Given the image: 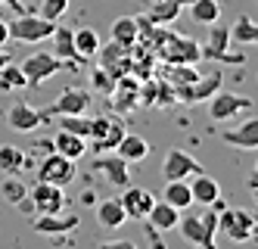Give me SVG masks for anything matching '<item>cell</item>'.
<instances>
[{
  "mask_svg": "<svg viewBox=\"0 0 258 249\" xmlns=\"http://www.w3.org/2000/svg\"><path fill=\"white\" fill-rule=\"evenodd\" d=\"M146 221H150L159 234H162V231H171V227H177V221H180V209L168 206L165 200H156L153 209L146 212Z\"/></svg>",
  "mask_w": 258,
  "mask_h": 249,
  "instance_id": "484cf974",
  "label": "cell"
},
{
  "mask_svg": "<svg viewBox=\"0 0 258 249\" xmlns=\"http://www.w3.org/2000/svg\"><path fill=\"white\" fill-rule=\"evenodd\" d=\"M112 41L121 47H134L137 44V19L134 16H121L112 22Z\"/></svg>",
  "mask_w": 258,
  "mask_h": 249,
  "instance_id": "d6a6232c",
  "label": "cell"
},
{
  "mask_svg": "<svg viewBox=\"0 0 258 249\" xmlns=\"http://www.w3.org/2000/svg\"><path fill=\"white\" fill-rule=\"evenodd\" d=\"M28 84V78H25V75H22V69L19 66H4V69H0V90H4V93H13V90H22Z\"/></svg>",
  "mask_w": 258,
  "mask_h": 249,
  "instance_id": "d590c367",
  "label": "cell"
},
{
  "mask_svg": "<svg viewBox=\"0 0 258 249\" xmlns=\"http://www.w3.org/2000/svg\"><path fill=\"white\" fill-rule=\"evenodd\" d=\"M112 106L121 109V112H131L134 106H140V81L137 78H115V87H112Z\"/></svg>",
  "mask_w": 258,
  "mask_h": 249,
  "instance_id": "44dd1931",
  "label": "cell"
},
{
  "mask_svg": "<svg viewBox=\"0 0 258 249\" xmlns=\"http://www.w3.org/2000/svg\"><path fill=\"white\" fill-rule=\"evenodd\" d=\"M221 84H224V75H221V69L209 72V75H199L196 81L183 84V87H171L174 90V103H206L215 90H221Z\"/></svg>",
  "mask_w": 258,
  "mask_h": 249,
  "instance_id": "9c48e42d",
  "label": "cell"
},
{
  "mask_svg": "<svg viewBox=\"0 0 258 249\" xmlns=\"http://www.w3.org/2000/svg\"><path fill=\"white\" fill-rule=\"evenodd\" d=\"M94 171H100L103 181L106 184H112V187H127L131 184V162H124L115 150H109V153H100V156L94 159Z\"/></svg>",
  "mask_w": 258,
  "mask_h": 249,
  "instance_id": "7c38bea8",
  "label": "cell"
},
{
  "mask_svg": "<svg viewBox=\"0 0 258 249\" xmlns=\"http://www.w3.org/2000/svg\"><path fill=\"white\" fill-rule=\"evenodd\" d=\"M180 4L177 0H153V7H150V13H146V19L150 22H156V25H171L174 19L180 16Z\"/></svg>",
  "mask_w": 258,
  "mask_h": 249,
  "instance_id": "f1b7e54d",
  "label": "cell"
},
{
  "mask_svg": "<svg viewBox=\"0 0 258 249\" xmlns=\"http://www.w3.org/2000/svg\"><path fill=\"white\" fill-rule=\"evenodd\" d=\"M75 178H78V162L59 156L56 150H50L47 156L41 159V165H38V181L56 184V187H69Z\"/></svg>",
  "mask_w": 258,
  "mask_h": 249,
  "instance_id": "52a82bcc",
  "label": "cell"
},
{
  "mask_svg": "<svg viewBox=\"0 0 258 249\" xmlns=\"http://www.w3.org/2000/svg\"><path fill=\"white\" fill-rule=\"evenodd\" d=\"M94 60H100V69H106L112 78H121V75H131V47H121V44H109L100 47Z\"/></svg>",
  "mask_w": 258,
  "mask_h": 249,
  "instance_id": "9a60e30c",
  "label": "cell"
},
{
  "mask_svg": "<svg viewBox=\"0 0 258 249\" xmlns=\"http://www.w3.org/2000/svg\"><path fill=\"white\" fill-rule=\"evenodd\" d=\"M124 134V122L115 116H100L90 119V134H87V146H94V153H109L115 150V143Z\"/></svg>",
  "mask_w": 258,
  "mask_h": 249,
  "instance_id": "8992f818",
  "label": "cell"
},
{
  "mask_svg": "<svg viewBox=\"0 0 258 249\" xmlns=\"http://www.w3.org/2000/svg\"><path fill=\"white\" fill-rule=\"evenodd\" d=\"M7 63H10V53H7V50H4V47H0V69H4V66H7Z\"/></svg>",
  "mask_w": 258,
  "mask_h": 249,
  "instance_id": "7bdbcfd3",
  "label": "cell"
},
{
  "mask_svg": "<svg viewBox=\"0 0 258 249\" xmlns=\"http://www.w3.org/2000/svg\"><path fill=\"white\" fill-rule=\"evenodd\" d=\"M10 41V22H7V19H0V47H4Z\"/></svg>",
  "mask_w": 258,
  "mask_h": 249,
  "instance_id": "ab89813d",
  "label": "cell"
},
{
  "mask_svg": "<svg viewBox=\"0 0 258 249\" xmlns=\"http://www.w3.org/2000/svg\"><path fill=\"white\" fill-rule=\"evenodd\" d=\"M47 122V112H41V109H31L28 103H13L10 109H7V125L13 128V131H19V134H28V131H34L38 125H44Z\"/></svg>",
  "mask_w": 258,
  "mask_h": 249,
  "instance_id": "2e32d148",
  "label": "cell"
},
{
  "mask_svg": "<svg viewBox=\"0 0 258 249\" xmlns=\"http://www.w3.org/2000/svg\"><path fill=\"white\" fill-rule=\"evenodd\" d=\"M90 78H94V87H97V90H103V93H112V87H115V78H112V75H109L106 69H97L94 75H90Z\"/></svg>",
  "mask_w": 258,
  "mask_h": 249,
  "instance_id": "f35d334b",
  "label": "cell"
},
{
  "mask_svg": "<svg viewBox=\"0 0 258 249\" xmlns=\"http://www.w3.org/2000/svg\"><path fill=\"white\" fill-rule=\"evenodd\" d=\"M209 28H212V31H209V41H206V44H199L202 60L243 66V63H246V56H243V53H230V50H227V44H230V28H227V25H218V22H212Z\"/></svg>",
  "mask_w": 258,
  "mask_h": 249,
  "instance_id": "3957f363",
  "label": "cell"
},
{
  "mask_svg": "<svg viewBox=\"0 0 258 249\" xmlns=\"http://www.w3.org/2000/svg\"><path fill=\"white\" fill-rule=\"evenodd\" d=\"M97 221H100L103 231H118V227H124L127 215H124L118 196H115V200H100V203H97Z\"/></svg>",
  "mask_w": 258,
  "mask_h": 249,
  "instance_id": "d4e9b609",
  "label": "cell"
},
{
  "mask_svg": "<svg viewBox=\"0 0 258 249\" xmlns=\"http://www.w3.org/2000/svg\"><path fill=\"white\" fill-rule=\"evenodd\" d=\"M103 246H106V249H118V246H121V249H131L134 243H131V240H109V243H103Z\"/></svg>",
  "mask_w": 258,
  "mask_h": 249,
  "instance_id": "60d3db41",
  "label": "cell"
},
{
  "mask_svg": "<svg viewBox=\"0 0 258 249\" xmlns=\"http://www.w3.org/2000/svg\"><path fill=\"white\" fill-rule=\"evenodd\" d=\"M66 10H69V0H44L41 4V16L50 19V22H59Z\"/></svg>",
  "mask_w": 258,
  "mask_h": 249,
  "instance_id": "74e56055",
  "label": "cell"
},
{
  "mask_svg": "<svg viewBox=\"0 0 258 249\" xmlns=\"http://www.w3.org/2000/svg\"><path fill=\"white\" fill-rule=\"evenodd\" d=\"M0 196H4L7 203H13V206H19V203L28 196V187L22 184L19 175H7L4 184H0Z\"/></svg>",
  "mask_w": 258,
  "mask_h": 249,
  "instance_id": "e575fe53",
  "label": "cell"
},
{
  "mask_svg": "<svg viewBox=\"0 0 258 249\" xmlns=\"http://www.w3.org/2000/svg\"><path fill=\"white\" fill-rule=\"evenodd\" d=\"M162 200L174 206V209H190L193 206V193H190V181H165V190H162Z\"/></svg>",
  "mask_w": 258,
  "mask_h": 249,
  "instance_id": "83f0119b",
  "label": "cell"
},
{
  "mask_svg": "<svg viewBox=\"0 0 258 249\" xmlns=\"http://www.w3.org/2000/svg\"><path fill=\"white\" fill-rule=\"evenodd\" d=\"M19 4H22V0H0V7H10V10H16V13H19Z\"/></svg>",
  "mask_w": 258,
  "mask_h": 249,
  "instance_id": "b9f144b4",
  "label": "cell"
},
{
  "mask_svg": "<svg viewBox=\"0 0 258 249\" xmlns=\"http://www.w3.org/2000/svg\"><path fill=\"white\" fill-rule=\"evenodd\" d=\"M90 106V93L81 90V87H66L56 100H53V106L47 109V116H75V112H87Z\"/></svg>",
  "mask_w": 258,
  "mask_h": 249,
  "instance_id": "e0dca14e",
  "label": "cell"
},
{
  "mask_svg": "<svg viewBox=\"0 0 258 249\" xmlns=\"http://www.w3.org/2000/svg\"><path fill=\"white\" fill-rule=\"evenodd\" d=\"M56 22H50L44 16H28V13H19L10 22V37H16L19 44H41L53 34Z\"/></svg>",
  "mask_w": 258,
  "mask_h": 249,
  "instance_id": "277c9868",
  "label": "cell"
},
{
  "mask_svg": "<svg viewBox=\"0 0 258 249\" xmlns=\"http://www.w3.org/2000/svg\"><path fill=\"white\" fill-rule=\"evenodd\" d=\"M255 175H258V162H255Z\"/></svg>",
  "mask_w": 258,
  "mask_h": 249,
  "instance_id": "f6af8a7d",
  "label": "cell"
},
{
  "mask_svg": "<svg viewBox=\"0 0 258 249\" xmlns=\"http://www.w3.org/2000/svg\"><path fill=\"white\" fill-rule=\"evenodd\" d=\"M53 150L59 153V156L72 159V162H78L87 156V137H78V134H72V131H56V137H53Z\"/></svg>",
  "mask_w": 258,
  "mask_h": 249,
  "instance_id": "603a6c76",
  "label": "cell"
},
{
  "mask_svg": "<svg viewBox=\"0 0 258 249\" xmlns=\"http://www.w3.org/2000/svg\"><path fill=\"white\" fill-rule=\"evenodd\" d=\"M230 37L239 41V44H258V22L249 19V16H239L233 22V28H230Z\"/></svg>",
  "mask_w": 258,
  "mask_h": 249,
  "instance_id": "836d02e7",
  "label": "cell"
},
{
  "mask_svg": "<svg viewBox=\"0 0 258 249\" xmlns=\"http://www.w3.org/2000/svg\"><path fill=\"white\" fill-rule=\"evenodd\" d=\"M25 165H28V159L19 146H13V143L0 146V171H4V175H19Z\"/></svg>",
  "mask_w": 258,
  "mask_h": 249,
  "instance_id": "4dcf8cb0",
  "label": "cell"
},
{
  "mask_svg": "<svg viewBox=\"0 0 258 249\" xmlns=\"http://www.w3.org/2000/svg\"><path fill=\"white\" fill-rule=\"evenodd\" d=\"M56 125H59V131H72V134H78V137H87V134H90V119H87V112H75V116H56Z\"/></svg>",
  "mask_w": 258,
  "mask_h": 249,
  "instance_id": "8d00e7d4",
  "label": "cell"
},
{
  "mask_svg": "<svg viewBox=\"0 0 258 249\" xmlns=\"http://www.w3.org/2000/svg\"><path fill=\"white\" fill-rule=\"evenodd\" d=\"M252 190H255V203H258V187H252Z\"/></svg>",
  "mask_w": 258,
  "mask_h": 249,
  "instance_id": "ee69618b",
  "label": "cell"
},
{
  "mask_svg": "<svg viewBox=\"0 0 258 249\" xmlns=\"http://www.w3.org/2000/svg\"><path fill=\"white\" fill-rule=\"evenodd\" d=\"M75 34V50H78V56L87 63V60H94L97 56V50L103 47L100 44V34L94 31V28H78V31H72Z\"/></svg>",
  "mask_w": 258,
  "mask_h": 249,
  "instance_id": "1f68e13d",
  "label": "cell"
},
{
  "mask_svg": "<svg viewBox=\"0 0 258 249\" xmlns=\"http://www.w3.org/2000/svg\"><path fill=\"white\" fill-rule=\"evenodd\" d=\"M206 103H209V116L215 122H230L233 116L249 112L255 106V100H249L246 93H233V90H215Z\"/></svg>",
  "mask_w": 258,
  "mask_h": 249,
  "instance_id": "ba28073f",
  "label": "cell"
},
{
  "mask_svg": "<svg viewBox=\"0 0 258 249\" xmlns=\"http://www.w3.org/2000/svg\"><path fill=\"white\" fill-rule=\"evenodd\" d=\"M19 69H22V75L28 78V84H44V81H50L59 69H66V63L59 60L56 53L41 50V53H31Z\"/></svg>",
  "mask_w": 258,
  "mask_h": 249,
  "instance_id": "30bf717a",
  "label": "cell"
},
{
  "mask_svg": "<svg viewBox=\"0 0 258 249\" xmlns=\"http://www.w3.org/2000/svg\"><path fill=\"white\" fill-rule=\"evenodd\" d=\"M177 231H180V237L187 240V243L202 246V249H212L215 240H218V209L206 206V212L180 218L177 221Z\"/></svg>",
  "mask_w": 258,
  "mask_h": 249,
  "instance_id": "6da1fadb",
  "label": "cell"
},
{
  "mask_svg": "<svg viewBox=\"0 0 258 249\" xmlns=\"http://www.w3.org/2000/svg\"><path fill=\"white\" fill-rule=\"evenodd\" d=\"M28 200L34 206V215L38 212H62L66 209V193L62 187L56 184H47V181H38L31 190H28Z\"/></svg>",
  "mask_w": 258,
  "mask_h": 249,
  "instance_id": "5bb4252c",
  "label": "cell"
},
{
  "mask_svg": "<svg viewBox=\"0 0 258 249\" xmlns=\"http://www.w3.org/2000/svg\"><path fill=\"white\" fill-rule=\"evenodd\" d=\"M199 75H202V72H199L193 63H162V69H159V78H162L165 84H171V87H183V84L196 81Z\"/></svg>",
  "mask_w": 258,
  "mask_h": 249,
  "instance_id": "cb8c5ba5",
  "label": "cell"
},
{
  "mask_svg": "<svg viewBox=\"0 0 258 249\" xmlns=\"http://www.w3.org/2000/svg\"><path fill=\"white\" fill-rule=\"evenodd\" d=\"M118 203L124 209L127 221H143L146 212H150L153 203H156V193H153V190H146V187H131V184H127L124 193L118 196Z\"/></svg>",
  "mask_w": 258,
  "mask_h": 249,
  "instance_id": "4fadbf2b",
  "label": "cell"
},
{
  "mask_svg": "<svg viewBox=\"0 0 258 249\" xmlns=\"http://www.w3.org/2000/svg\"><path fill=\"white\" fill-rule=\"evenodd\" d=\"M190 193H193V203H199V206H215V209L224 206V203H221V184H218L215 178H209L206 171L193 175V181H190Z\"/></svg>",
  "mask_w": 258,
  "mask_h": 249,
  "instance_id": "d6986e66",
  "label": "cell"
},
{
  "mask_svg": "<svg viewBox=\"0 0 258 249\" xmlns=\"http://www.w3.org/2000/svg\"><path fill=\"white\" fill-rule=\"evenodd\" d=\"M218 231L224 234L230 243H249L255 231V218L243 209H218Z\"/></svg>",
  "mask_w": 258,
  "mask_h": 249,
  "instance_id": "5b68a950",
  "label": "cell"
},
{
  "mask_svg": "<svg viewBox=\"0 0 258 249\" xmlns=\"http://www.w3.org/2000/svg\"><path fill=\"white\" fill-rule=\"evenodd\" d=\"M50 41H53V50H50V53H56L66 66H81V63H84L81 56H78V50H75V34H72L66 25H56V28H53Z\"/></svg>",
  "mask_w": 258,
  "mask_h": 249,
  "instance_id": "7402d4cb",
  "label": "cell"
},
{
  "mask_svg": "<svg viewBox=\"0 0 258 249\" xmlns=\"http://www.w3.org/2000/svg\"><path fill=\"white\" fill-rule=\"evenodd\" d=\"M156 60L159 63H199L202 53H199V44L193 37H183V34H174L171 28H165L159 44H156Z\"/></svg>",
  "mask_w": 258,
  "mask_h": 249,
  "instance_id": "7a4b0ae2",
  "label": "cell"
},
{
  "mask_svg": "<svg viewBox=\"0 0 258 249\" xmlns=\"http://www.w3.org/2000/svg\"><path fill=\"white\" fill-rule=\"evenodd\" d=\"M115 153L124 159V162H143L146 156H150V143H146L140 134H121V140L115 143Z\"/></svg>",
  "mask_w": 258,
  "mask_h": 249,
  "instance_id": "4316f807",
  "label": "cell"
},
{
  "mask_svg": "<svg viewBox=\"0 0 258 249\" xmlns=\"http://www.w3.org/2000/svg\"><path fill=\"white\" fill-rule=\"evenodd\" d=\"M190 16H193L196 25L221 22V4H218V0H193V4H190Z\"/></svg>",
  "mask_w": 258,
  "mask_h": 249,
  "instance_id": "f546056e",
  "label": "cell"
},
{
  "mask_svg": "<svg viewBox=\"0 0 258 249\" xmlns=\"http://www.w3.org/2000/svg\"><path fill=\"white\" fill-rule=\"evenodd\" d=\"M75 227H78V215H62V212H38V218H34V231H38V234H50V237L72 234Z\"/></svg>",
  "mask_w": 258,
  "mask_h": 249,
  "instance_id": "ac0fdd59",
  "label": "cell"
},
{
  "mask_svg": "<svg viewBox=\"0 0 258 249\" xmlns=\"http://www.w3.org/2000/svg\"><path fill=\"white\" fill-rule=\"evenodd\" d=\"M199 171H202L199 159H193L190 153H183L177 146H171L165 153V159H162V178L165 181H190L193 175H199Z\"/></svg>",
  "mask_w": 258,
  "mask_h": 249,
  "instance_id": "8fae6325",
  "label": "cell"
},
{
  "mask_svg": "<svg viewBox=\"0 0 258 249\" xmlns=\"http://www.w3.org/2000/svg\"><path fill=\"white\" fill-rule=\"evenodd\" d=\"M221 140L236 150H258V119H246L243 125L221 131Z\"/></svg>",
  "mask_w": 258,
  "mask_h": 249,
  "instance_id": "ffe728a7",
  "label": "cell"
}]
</instances>
